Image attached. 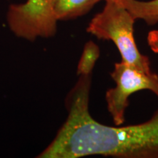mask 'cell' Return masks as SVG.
I'll return each mask as SVG.
<instances>
[{"instance_id": "cell-1", "label": "cell", "mask_w": 158, "mask_h": 158, "mask_svg": "<svg viewBox=\"0 0 158 158\" xmlns=\"http://www.w3.org/2000/svg\"><path fill=\"white\" fill-rule=\"evenodd\" d=\"M92 74L80 76L66 98L68 116L48 147L37 157L158 158V108L143 123L108 126L89 110Z\"/></svg>"}, {"instance_id": "cell-2", "label": "cell", "mask_w": 158, "mask_h": 158, "mask_svg": "<svg viewBox=\"0 0 158 158\" xmlns=\"http://www.w3.org/2000/svg\"><path fill=\"white\" fill-rule=\"evenodd\" d=\"M135 19L121 3L106 1L100 13L91 20L87 32L98 39L113 41L123 62L138 70L150 73V61L138 51L134 37Z\"/></svg>"}, {"instance_id": "cell-3", "label": "cell", "mask_w": 158, "mask_h": 158, "mask_svg": "<svg viewBox=\"0 0 158 158\" xmlns=\"http://www.w3.org/2000/svg\"><path fill=\"white\" fill-rule=\"evenodd\" d=\"M110 76L116 83L114 88L106 93L108 110L116 125L124 123L125 110L129 106V98L141 90H149L158 98V75L143 72L122 61L115 63Z\"/></svg>"}, {"instance_id": "cell-4", "label": "cell", "mask_w": 158, "mask_h": 158, "mask_svg": "<svg viewBox=\"0 0 158 158\" xmlns=\"http://www.w3.org/2000/svg\"><path fill=\"white\" fill-rule=\"evenodd\" d=\"M10 29L16 36L34 41L37 37H51L56 32L57 19L51 0H27L12 4L7 14Z\"/></svg>"}, {"instance_id": "cell-5", "label": "cell", "mask_w": 158, "mask_h": 158, "mask_svg": "<svg viewBox=\"0 0 158 158\" xmlns=\"http://www.w3.org/2000/svg\"><path fill=\"white\" fill-rule=\"evenodd\" d=\"M102 0H51L57 21H67L82 16Z\"/></svg>"}, {"instance_id": "cell-6", "label": "cell", "mask_w": 158, "mask_h": 158, "mask_svg": "<svg viewBox=\"0 0 158 158\" xmlns=\"http://www.w3.org/2000/svg\"><path fill=\"white\" fill-rule=\"evenodd\" d=\"M119 3L130 12L135 20L141 19L148 25L158 23V0H120Z\"/></svg>"}, {"instance_id": "cell-7", "label": "cell", "mask_w": 158, "mask_h": 158, "mask_svg": "<svg viewBox=\"0 0 158 158\" xmlns=\"http://www.w3.org/2000/svg\"><path fill=\"white\" fill-rule=\"evenodd\" d=\"M99 56L100 48L98 45L92 41H89L86 43L79 60L77 68V74L78 76L92 74Z\"/></svg>"}, {"instance_id": "cell-8", "label": "cell", "mask_w": 158, "mask_h": 158, "mask_svg": "<svg viewBox=\"0 0 158 158\" xmlns=\"http://www.w3.org/2000/svg\"><path fill=\"white\" fill-rule=\"evenodd\" d=\"M147 43L152 51L158 54V30L149 31L147 35Z\"/></svg>"}, {"instance_id": "cell-9", "label": "cell", "mask_w": 158, "mask_h": 158, "mask_svg": "<svg viewBox=\"0 0 158 158\" xmlns=\"http://www.w3.org/2000/svg\"><path fill=\"white\" fill-rule=\"evenodd\" d=\"M105 1H113V2H119L120 0H105Z\"/></svg>"}]
</instances>
